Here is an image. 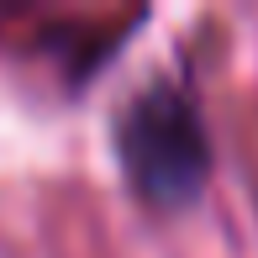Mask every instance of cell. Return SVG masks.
<instances>
[{
    "label": "cell",
    "instance_id": "6da1fadb",
    "mask_svg": "<svg viewBox=\"0 0 258 258\" xmlns=\"http://www.w3.org/2000/svg\"><path fill=\"white\" fill-rule=\"evenodd\" d=\"M116 158L148 211H184L211 179V137L195 100L169 79H148L116 111Z\"/></svg>",
    "mask_w": 258,
    "mask_h": 258
}]
</instances>
